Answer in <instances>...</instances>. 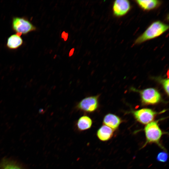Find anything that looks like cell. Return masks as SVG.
<instances>
[{
	"instance_id": "6da1fadb",
	"label": "cell",
	"mask_w": 169,
	"mask_h": 169,
	"mask_svg": "<svg viewBox=\"0 0 169 169\" xmlns=\"http://www.w3.org/2000/svg\"><path fill=\"white\" fill-rule=\"evenodd\" d=\"M146 141L142 148L148 144H155L166 151L161 144V140L163 132L161 129L156 121H152L147 124L144 128Z\"/></svg>"
},
{
	"instance_id": "7a4b0ae2",
	"label": "cell",
	"mask_w": 169,
	"mask_h": 169,
	"mask_svg": "<svg viewBox=\"0 0 169 169\" xmlns=\"http://www.w3.org/2000/svg\"><path fill=\"white\" fill-rule=\"evenodd\" d=\"M169 28V26L160 21L152 23L144 32L135 40V44H140L146 41L156 38Z\"/></svg>"
},
{
	"instance_id": "3957f363",
	"label": "cell",
	"mask_w": 169,
	"mask_h": 169,
	"mask_svg": "<svg viewBox=\"0 0 169 169\" xmlns=\"http://www.w3.org/2000/svg\"><path fill=\"white\" fill-rule=\"evenodd\" d=\"M12 27L16 33L20 35L27 34L36 29V27L28 19L24 17H13Z\"/></svg>"
},
{
	"instance_id": "277c9868",
	"label": "cell",
	"mask_w": 169,
	"mask_h": 169,
	"mask_svg": "<svg viewBox=\"0 0 169 169\" xmlns=\"http://www.w3.org/2000/svg\"><path fill=\"white\" fill-rule=\"evenodd\" d=\"M98 95L86 97L78 104L77 108L86 113H92L95 111L98 107Z\"/></svg>"
},
{
	"instance_id": "5b68a950",
	"label": "cell",
	"mask_w": 169,
	"mask_h": 169,
	"mask_svg": "<svg viewBox=\"0 0 169 169\" xmlns=\"http://www.w3.org/2000/svg\"><path fill=\"white\" fill-rule=\"evenodd\" d=\"M142 102L146 104H155L159 102L161 96L158 91L154 88H148L140 92Z\"/></svg>"
},
{
	"instance_id": "8992f818",
	"label": "cell",
	"mask_w": 169,
	"mask_h": 169,
	"mask_svg": "<svg viewBox=\"0 0 169 169\" xmlns=\"http://www.w3.org/2000/svg\"><path fill=\"white\" fill-rule=\"evenodd\" d=\"M133 113L136 120L143 124H147L152 121L157 113L149 108L139 109L133 111Z\"/></svg>"
},
{
	"instance_id": "52a82bcc",
	"label": "cell",
	"mask_w": 169,
	"mask_h": 169,
	"mask_svg": "<svg viewBox=\"0 0 169 169\" xmlns=\"http://www.w3.org/2000/svg\"><path fill=\"white\" fill-rule=\"evenodd\" d=\"M131 8L129 1L127 0H116L113 3V11L114 15L121 17L126 14Z\"/></svg>"
},
{
	"instance_id": "ba28073f",
	"label": "cell",
	"mask_w": 169,
	"mask_h": 169,
	"mask_svg": "<svg viewBox=\"0 0 169 169\" xmlns=\"http://www.w3.org/2000/svg\"><path fill=\"white\" fill-rule=\"evenodd\" d=\"M113 134V130L104 125L97 130L96 135L100 140L102 141H106L109 140L112 138Z\"/></svg>"
},
{
	"instance_id": "9c48e42d",
	"label": "cell",
	"mask_w": 169,
	"mask_h": 169,
	"mask_svg": "<svg viewBox=\"0 0 169 169\" xmlns=\"http://www.w3.org/2000/svg\"><path fill=\"white\" fill-rule=\"evenodd\" d=\"M21 35L16 33L11 35L8 38L6 46L9 49L15 50L21 47L23 43Z\"/></svg>"
},
{
	"instance_id": "30bf717a",
	"label": "cell",
	"mask_w": 169,
	"mask_h": 169,
	"mask_svg": "<svg viewBox=\"0 0 169 169\" xmlns=\"http://www.w3.org/2000/svg\"><path fill=\"white\" fill-rule=\"evenodd\" d=\"M103 123L104 125L114 130L118 128L121 123V120L117 115L109 113L105 116Z\"/></svg>"
},
{
	"instance_id": "8fae6325",
	"label": "cell",
	"mask_w": 169,
	"mask_h": 169,
	"mask_svg": "<svg viewBox=\"0 0 169 169\" xmlns=\"http://www.w3.org/2000/svg\"><path fill=\"white\" fill-rule=\"evenodd\" d=\"M92 120L89 116L83 115L78 120L76 123L77 129L80 131H82L90 129L92 125Z\"/></svg>"
},
{
	"instance_id": "7c38bea8",
	"label": "cell",
	"mask_w": 169,
	"mask_h": 169,
	"mask_svg": "<svg viewBox=\"0 0 169 169\" xmlns=\"http://www.w3.org/2000/svg\"><path fill=\"white\" fill-rule=\"evenodd\" d=\"M135 1L140 7L146 10L156 8L161 3V1L158 0H137Z\"/></svg>"
},
{
	"instance_id": "4fadbf2b",
	"label": "cell",
	"mask_w": 169,
	"mask_h": 169,
	"mask_svg": "<svg viewBox=\"0 0 169 169\" xmlns=\"http://www.w3.org/2000/svg\"><path fill=\"white\" fill-rule=\"evenodd\" d=\"M0 169H23L16 164L7 160H4L0 165Z\"/></svg>"
},
{
	"instance_id": "5bb4252c",
	"label": "cell",
	"mask_w": 169,
	"mask_h": 169,
	"mask_svg": "<svg viewBox=\"0 0 169 169\" xmlns=\"http://www.w3.org/2000/svg\"><path fill=\"white\" fill-rule=\"evenodd\" d=\"M166 151L159 152L156 156L157 160L161 162H166L168 159V154Z\"/></svg>"
},
{
	"instance_id": "9a60e30c",
	"label": "cell",
	"mask_w": 169,
	"mask_h": 169,
	"mask_svg": "<svg viewBox=\"0 0 169 169\" xmlns=\"http://www.w3.org/2000/svg\"><path fill=\"white\" fill-rule=\"evenodd\" d=\"M161 83L167 95H168L169 85V80L168 78L161 80Z\"/></svg>"
},
{
	"instance_id": "2e32d148",
	"label": "cell",
	"mask_w": 169,
	"mask_h": 169,
	"mask_svg": "<svg viewBox=\"0 0 169 169\" xmlns=\"http://www.w3.org/2000/svg\"><path fill=\"white\" fill-rule=\"evenodd\" d=\"M68 37V34L67 33H65L64 32H63L62 34V37L66 41Z\"/></svg>"
}]
</instances>
